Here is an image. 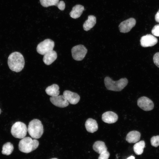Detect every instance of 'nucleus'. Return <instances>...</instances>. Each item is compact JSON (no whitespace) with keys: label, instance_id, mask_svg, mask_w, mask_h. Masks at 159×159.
I'll return each mask as SVG.
<instances>
[{"label":"nucleus","instance_id":"1","mask_svg":"<svg viewBox=\"0 0 159 159\" xmlns=\"http://www.w3.org/2000/svg\"><path fill=\"white\" fill-rule=\"evenodd\" d=\"M8 64L12 71L18 72L23 69L25 61L23 55L20 52H15L11 54L8 59Z\"/></svg>","mask_w":159,"mask_h":159},{"label":"nucleus","instance_id":"2","mask_svg":"<svg viewBox=\"0 0 159 159\" xmlns=\"http://www.w3.org/2000/svg\"><path fill=\"white\" fill-rule=\"evenodd\" d=\"M39 142L36 139H32L29 137L22 138L19 144L20 151L25 153H29L36 149L38 147Z\"/></svg>","mask_w":159,"mask_h":159},{"label":"nucleus","instance_id":"3","mask_svg":"<svg viewBox=\"0 0 159 159\" xmlns=\"http://www.w3.org/2000/svg\"><path fill=\"white\" fill-rule=\"evenodd\" d=\"M27 131L32 138H40L44 132L43 125L41 122L38 119H34L30 121L28 125Z\"/></svg>","mask_w":159,"mask_h":159},{"label":"nucleus","instance_id":"4","mask_svg":"<svg viewBox=\"0 0 159 159\" xmlns=\"http://www.w3.org/2000/svg\"><path fill=\"white\" fill-rule=\"evenodd\" d=\"M105 85L108 90L120 91L127 86L128 83L127 79L122 78L117 81H114L108 77H106L104 80Z\"/></svg>","mask_w":159,"mask_h":159},{"label":"nucleus","instance_id":"5","mask_svg":"<svg viewBox=\"0 0 159 159\" xmlns=\"http://www.w3.org/2000/svg\"><path fill=\"white\" fill-rule=\"evenodd\" d=\"M27 131L26 125L24 123L19 121L15 122L12 126L11 133L15 138L22 139L25 137Z\"/></svg>","mask_w":159,"mask_h":159},{"label":"nucleus","instance_id":"6","mask_svg":"<svg viewBox=\"0 0 159 159\" xmlns=\"http://www.w3.org/2000/svg\"><path fill=\"white\" fill-rule=\"evenodd\" d=\"M54 46V42L50 39H46L39 43L37 47V52L44 55L47 52L53 50Z\"/></svg>","mask_w":159,"mask_h":159},{"label":"nucleus","instance_id":"7","mask_svg":"<svg viewBox=\"0 0 159 159\" xmlns=\"http://www.w3.org/2000/svg\"><path fill=\"white\" fill-rule=\"evenodd\" d=\"M87 51V49L83 45H76L71 49L72 57L76 60L81 61L85 57Z\"/></svg>","mask_w":159,"mask_h":159},{"label":"nucleus","instance_id":"8","mask_svg":"<svg viewBox=\"0 0 159 159\" xmlns=\"http://www.w3.org/2000/svg\"><path fill=\"white\" fill-rule=\"evenodd\" d=\"M137 105L141 109L145 111L152 110L154 106L153 102L149 98L145 96L141 97L138 99Z\"/></svg>","mask_w":159,"mask_h":159},{"label":"nucleus","instance_id":"9","mask_svg":"<svg viewBox=\"0 0 159 159\" xmlns=\"http://www.w3.org/2000/svg\"><path fill=\"white\" fill-rule=\"evenodd\" d=\"M136 23V21L134 18H130L120 24L119 26V30L122 33H127L135 26Z\"/></svg>","mask_w":159,"mask_h":159},{"label":"nucleus","instance_id":"10","mask_svg":"<svg viewBox=\"0 0 159 159\" xmlns=\"http://www.w3.org/2000/svg\"><path fill=\"white\" fill-rule=\"evenodd\" d=\"M158 42V39L150 34H147L142 36L140 40L141 45L143 47L153 46L155 45Z\"/></svg>","mask_w":159,"mask_h":159},{"label":"nucleus","instance_id":"11","mask_svg":"<svg viewBox=\"0 0 159 159\" xmlns=\"http://www.w3.org/2000/svg\"><path fill=\"white\" fill-rule=\"evenodd\" d=\"M50 100L53 104L59 107H65L69 105L68 102L63 95L51 96Z\"/></svg>","mask_w":159,"mask_h":159},{"label":"nucleus","instance_id":"12","mask_svg":"<svg viewBox=\"0 0 159 159\" xmlns=\"http://www.w3.org/2000/svg\"><path fill=\"white\" fill-rule=\"evenodd\" d=\"M63 95L70 104L75 105L78 102L80 97L77 93L66 90L63 93Z\"/></svg>","mask_w":159,"mask_h":159},{"label":"nucleus","instance_id":"13","mask_svg":"<svg viewBox=\"0 0 159 159\" xmlns=\"http://www.w3.org/2000/svg\"><path fill=\"white\" fill-rule=\"evenodd\" d=\"M102 119L104 122L108 124H112L115 123L117 121L118 116L114 112L108 111L103 114Z\"/></svg>","mask_w":159,"mask_h":159},{"label":"nucleus","instance_id":"14","mask_svg":"<svg viewBox=\"0 0 159 159\" xmlns=\"http://www.w3.org/2000/svg\"><path fill=\"white\" fill-rule=\"evenodd\" d=\"M85 125L87 130L90 132L94 133L98 129V125L97 121L92 118L88 119L85 122Z\"/></svg>","mask_w":159,"mask_h":159},{"label":"nucleus","instance_id":"15","mask_svg":"<svg viewBox=\"0 0 159 159\" xmlns=\"http://www.w3.org/2000/svg\"><path fill=\"white\" fill-rule=\"evenodd\" d=\"M57 57L56 52L52 50L49 51L44 55L43 61L47 65H49L52 63Z\"/></svg>","mask_w":159,"mask_h":159},{"label":"nucleus","instance_id":"16","mask_svg":"<svg viewBox=\"0 0 159 159\" xmlns=\"http://www.w3.org/2000/svg\"><path fill=\"white\" fill-rule=\"evenodd\" d=\"M140 133L136 130L130 132L127 135L126 140L129 143H135L139 141L140 139Z\"/></svg>","mask_w":159,"mask_h":159},{"label":"nucleus","instance_id":"17","mask_svg":"<svg viewBox=\"0 0 159 159\" xmlns=\"http://www.w3.org/2000/svg\"><path fill=\"white\" fill-rule=\"evenodd\" d=\"M84 10V7L80 4H77L73 6L69 13L70 16L72 18L76 19L79 18Z\"/></svg>","mask_w":159,"mask_h":159},{"label":"nucleus","instance_id":"18","mask_svg":"<svg viewBox=\"0 0 159 159\" xmlns=\"http://www.w3.org/2000/svg\"><path fill=\"white\" fill-rule=\"evenodd\" d=\"M96 22V17L92 15L88 16V19L85 21L83 25L84 29L88 31L93 28Z\"/></svg>","mask_w":159,"mask_h":159},{"label":"nucleus","instance_id":"19","mask_svg":"<svg viewBox=\"0 0 159 159\" xmlns=\"http://www.w3.org/2000/svg\"><path fill=\"white\" fill-rule=\"evenodd\" d=\"M59 87L56 84H53L48 87L45 90L46 93L49 96H54L58 95L59 94Z\"/></svg>","mask_w":159,"mask_h":159},{"label":"nucleus","instance_id":"20","mask_svg":"<svg viewBox=\"0 0 159 159\" xmlns=\"http://www.w3.org/2000/svg\"><path fill=\"white\" fill-rule=\"evenodd\" d=\"M93 148L95 151L100 154L107 150L105 143L101 141H96L93 145Z\"/></svg>","mask_w":159,"mask_h":159},{"label":"nucleus","instance_id":"21","mask_svg":"<svg viewBox=\"0 0 159 159\" xmlns=\"http://www.w3.org/2000/svg\"><path fill=\"white\" fill-rule=\"evenodd\" d=\"M145 146V143L143 140L136 143L133 146V150L135 153L138 155H141L143 152Z\"/></svg>","mask_w":159,"mask_h":159},{"label":"nucleus","instance_id":"22","mask_svg":"<svg viewBox=\"0 0 159 159\" xmlns=\"http://www.w3.org/2000/svg\"><path fill=\"white\" fill-rule=\"evenodd\" d=\"M14 149L13 145L9 142H7L4 144L3 146L2 153L4 155H9L12 153Z\"/></svg>","mask_w":159,"mask_h":159},{"label":"nucleus","instance_id":"23","mask_svg":"<svg viewBox=\"0 0 159 159\" xmlns=\"http://www.w3.org/2000/svg\"><path fill=\"white\" fill-rule=\"evenodd\" d=\"M39 1L42 6L47 7L52 6H56L59 0H39Z\"/></svg>","mask_w":159,"mask_h":159},{"label":"nucleus","instance_id":"24","mask_svg":"<svg viewBox=\"0 0 159 159\" xmlns=\"http://www.w3.org/2000/svg\"><path fill=\"white\" fill-rule=\"evenodd\" d=\"M151 145L156 147L159 145V135L153 136L150 139Z\"/></svg>","mask_w":159,"mask_h":159},{"label":"nucleus","instance_id":"25","mask_svg":"<svg viewBox=\"0 0 159 159\" xmlns=\"http://www.w3.org/2000/svg\"><path fill=\"white\" fill-rule=\"evenodd\" d=\"M110 155L109 153L107 150L100 154L98 159H108Z\"/></svg>","mask_w":159,"mask_h":159},{"label":"nucleus","instance_id":"26","mask_svg":"<svg viewBox=\"0 0 159 159\" xmlns=\"http://www.w3.org/2000/svg\"><path fill=\"white\" fill-rule=\"evenodd\" d=\"M151 32L153 35L159 37V24L155 25L153 27Z\"/></svg>","mask_w":159,"mask_h":159},{"label":"nucleus","instance_id":"27","mask_svg":"<svg viewBox=\"0 0 159 159\" xmlns=\"http://www.w3.org/2000/svg\"><path fill=\"white\" fill-rule=\"evenodd\" d=\"M153 61L155 64L159 68V52H157L154 55Z\"/></svg>","mask_w":159,"mask_h":159},{"label":"nucleus","instance_id":"28","mask_svg":"<svg viewBox=\"0 0 159 159\" xmlns=\"http://www.w3.org/2000/svg\"><path fill=\"white\" fill-rule=\"evenodd\" d=\"M59 9L62 11L64 10L65 8V4L63 1H59L56 6Z\"/></svg>","mask_w":159,"mask_h":159},{"label":"nucleus","instance_id":"29","mask_svg":"<svg viewBox=\"0 0 159 159\" xmlns=\"http://www.w3.org/2000/svg\"><path fill=\"white\" fill-rule=\"evenodd\" d=\"M155 19L157 22L159 23V10L155 15Z\"/></svg>","mask_w":159,"mask_h":159},{"label":"nucleus","instance_id":"30","mask_svg":"<svg viewBox=\"0 0 159 159\" xmlns=\"http://www.w3.org/2000/svg\"><path fill=\"white\" fill-rule=\"evenodd\" d=\"M127 159H135V158L133 156H131L128 158Z\"/></svg>","mask_w":159,"mask_h":159},{"label":"nucleus","instance_id":"31","mask_svg":"<svg viewBox=\"0 0 159 159\" xmlns=\"http://www.w3.org/2000/svg\"><path fill=\"white\" fill-rule=\"evenodd\" d=\"M1 110L0 109V114H1Z\"/></svg>","mask_w":159,"mask_h":159},{"label":"nucleus","instance_id":"32","mask_svg":"<svg viewBox=\"0 0 159 159\" xmlns=\"http://www.w3.org/2000/svg\"><path fill=\"white\" fill-rule=\"evenodd\" d=\"M58 159L57 158H51V159Z\"/></svg>","mask_w":159,"mask_h":159}]
</instances>
